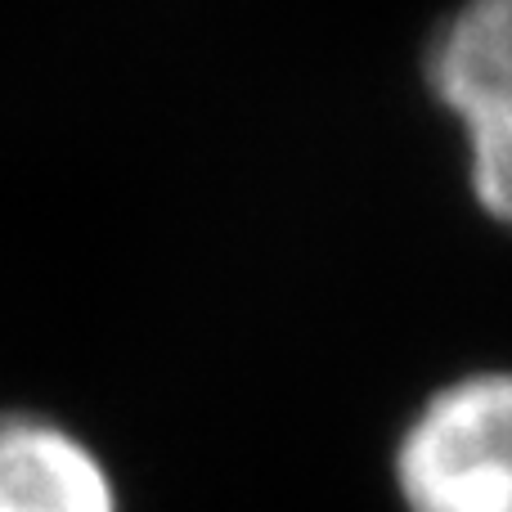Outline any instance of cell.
Listing matches in <instances>:
<instances>
[{"label": "cell", "instance_id": "3957f363", "mask_svg": "<svg viewBox=\"0 0 512 512\" xmlns=\"http://www.w3.org/2000/svg\"><path fill=\"white\" fill-rule=\"evenodd\" d=\"M0 512H122V490L68 423L0 409Z\"/></svg>", "mask_w": 512, "mask_h": 512}, {"label": "cell", "instance_id": "7a4b0ae2", "mask_svg": "<svg viewBox=\"0 0 512 512\" xmlns=\"http://www.w3.org/2000/svg\"><path fill=\"white\" fill-rule=\"evenodd\" d=\"M427 95L468 144V189L512 230V0H463L427 41Z\"/></svg>", "mask_w": 512, "mask_h": 512}, {"label": "cell", "instance_id": "6da1fadb", "mask_svg": "<svg viewBox=\"0 0 512 512\" xmlns=\"http://www.w3.org/2000/svg\"><path fill=\"white\" fill-rule=\"evenodd\" d=\"M391 481L405 512H512V369L436 387L400 427Z\"/></svg>", "mask_w": 512, "mask_h": 512}]
</instances>
